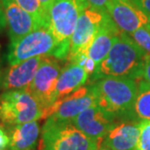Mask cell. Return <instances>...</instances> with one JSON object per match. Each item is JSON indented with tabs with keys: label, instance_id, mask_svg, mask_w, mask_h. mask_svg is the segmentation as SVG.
I'll list each match as a JSON object with an SVG mask.
<instances>
[{
	"label": "cell",
	"instance_id": "cell-1",
	"mask_svg": "<svg viewBox=\"0 0 150 150\" xmlns=\"http://www.w3.org/2000/svg\"><path fill=\"white\" fill-rule=\"evenodd\" d=\"M146 53L133 38L122 32L116 36L108 55L101 62L96 77L113 76L142 78Z\"/></svg>",
	"mask_w": 150,
	"mask_h": 150
},
{
	"label": "cell",
	"instance_id": "cell-2",
	"mask_svg": "<svg viewBox=\"0 0 150 150\" xmlns=\"http://www.w3.org/2000/svg\"><path fill=\"white\" fill-rule=\"evenodd\" d=\"M92 87L98 105L103 109L116 117L134 114L137 84L133 78L103 76Z\"/></svg>",
	"mask_w": 150,
	"mask_h": 150
},
{
	"label": "cell",
	"instance_id": "cell-3",
	"mask_svg": "<svg viewBox=\"0 0 150 150\" xmlns=\"http://www.w3.org/2000/svg\"><path fill=\"white\" fill-rule=\"evenodd\" d=\"M69 54V46L56 40L45 26L39 28L15 43H10L8 53L9 65H14L35 57H54L64 59Z\"/></svg>",
	"mask_w": 150,
	"mask_h": 150
},
{
	"label": "cell",
	"instance_id": "cell-4",
	"mask_svg": "<svg viewBox=\"0 0 150 150\" xmlns=\"http://www.w3.org/2000/svg\"><path fill=\"white\" fill-rule=\"evenodd\" d=\"M42 150H97L101 140L89 137L71 121L48 117L42 128Z\"/></svg>",
	"mask_w": 150,
	"mask_h": 150
},
{
	"label": "cell",
	"instance_id": "cell-5",
	"mask_svg": "<svg viewBox=\"0 0 150 150\" xmlns=\"http://www.w3.org/2000/svg\"><path fill=\"white\" fill-rule=\"evenodd\" d=\"M45 117V109L28 89L3 92L0 96V121L6 126L21 125Z\"/></svg>",
	"mask_w": 150,
	"mask_h": 150
},
{
	"label": "cell",
	"instance_id": "cell-6",
	"mask_svg": "<svg viewBox=\"0 0 150 150\" xmlns=\"http://www.w3.org/2000/svg\"><path fill=\"white\" fill-rule=\"evenodd\" d=\"M87 7L84 0H54L46 13V25L56 40L69 46L81 13Z\"/></svg>",
	"mask_w": 150,
	"mask_h": 150
},
{
	"label": "cell",
	"instance_id": "cell-7",
	"mask_svg": "<svg viewBox=\"0 0 150 150\" xmlns=\"http://www.w3.org/2000/svg\"><path fill=\"white\" fill-rule=\"evenodd\" d=\"M106 15V11H98L89 7L84 9L70 38L69 54L67 57L70 62L87 55Z\"/></svg>",
	"mask_w": 150,
	"mask_h": 150
},
{
	"label": "cell",
	"instance_id": "cell-8",
	"mask_svg": "<svg viewBox=\"0 0 150 150\" xmlns=\"http://www.w3.org/2000/svg\"><path fill=\"white\" fill-rule=\"evenodd\" d=\"M61 71L58 59L54 57H44L33 80L26 88L45 111L57 101L56 88Z\"/></svg>",
	"mask_w": 150,
	"mask_h": 150
},
{
	"label": "cell",
	"instance_id": "cell-9",
	"mask_svg": "<svg viewBox=\"0 0 150 150\" xmlns=\"http://www.w3.org/2000/svg\"><path fill=\"white\" fill-rule=\"evenodd\" d=\"M94 105H98L94 89L92 86H83L57 100L45 111V117H52L61 121H71L78 114Z\"/></svg>",
	"mask_w": 150,
	"mask_h": 150
},
{
	"label": "cell",
	"instance_id": "cell-10",
	"mask_svg": "<svg viewBox=\"0 0 150 150\" xmlns=\"http://www.w3.org/2000/svg\"><path fill=\"white\" fill-rule=\"evenodd\" d=\"M106 12L121 32L132 34L139 29L150 31V18L134 2L111 0Z\"/></svg>",
	"mask_w": 150,
	"mask_h": 150
},
{
	"label": "cell",
	"instance_id": "cell-11",
	"mask_svg": "<svg viewBox=\"0 0 150 150\" xmlns=\"http://www.w3.org/2000/svg\"><path fill=\"white\" fill-rule=\"evenodd\" d=\"M116 116L98 105H94L71 120L72 124L86 136L103 140L108 132L116 125Z\"/></svg>",
	"mask_w": 150,
	"mask_h": 150
},
{
	"label": "cell",
	"instance_id": "cell-12",
	"mask_svg": "<svg viewBox=\"0 0 150 150\" xmlns=\"http://www.w3.org/2000/svg\"><path fill=\"white\" fill-rule=\"evenodd\" d=\"M43 58L35 57L26 59L20 64L10 65L3 72H0V90L6 92L26 89L33 80Z\"/></svg>",
	"mask_w": 150,
	"mask_h": 150
},
{
	"label": "cell",
	"instance_id": "cell-13",
	"mask_svg": "<svg viewBox=\"0 0 150 150\" xmlns=\"http://www.w3.org/2000/svg\"><path fill=\"white\" fill-rule=\"evenodd\" d=\"M2 2L6 18V28L11 43L19 41L26 34L40 28L33 18L14 0H2Z\"/></svg>",
	"mask_w": 150,
	"mask_h": 150
},
{
	"label": "cell",
	"instance_id": "cell-14",
	"mask_svg": "<svg viewBox=\"0 0 150 150\" xmlns=\"http://www.w3.org/2000/svg\"><path fill=\"white\" fill-rule=\"evenodd\" d=\"M120 33H122V32L119 31V29L117 28L115 23H113L111 18L107 13L100 30L96 35L94 41L88 49L86 55L97 65V71L100 64L108 55L116 36H118Z\"/></svg>",
	"mask_w": 150,
	"mask_h": 150
},
{
	"label": "cell",
	"instance_id": "cell-15",
	"mask_svg": "<svg viewBox=\"0 0 150 150\" xmlns=\"http://www.w3.org/2000/svg\"><path fill=\"white\" fill-rule=\"evenodd\" d=\"M139 136V123L115 125L101 140V147L109 150H134Z\"/></svg>",
	"mask_w": 150,
	"mask_h": 150
},
{
	"label": "cell",
	"instance_id": "cell-16",
	"mask_svg": "<svg viewBox=\"0 0 150 150\" xmlns=\"http://www.w3.org/2000/svg\"><path fill=\"white\" fill-rule=\"evenodd\" d=\"M89 75L81 64L70 62L59 73L56 88L57 100L83 87L88 80Z\"/></svg>",
	"mask_w": 150,
	"mask_h": 150
},
{
	"label": "cell",
	"instance_id": "cell-17",
	"mask_svg": "<svg viewBox=\"0 0 150 150\" xmlns=\"http://www.w3.org/2000/svg\"><path fill=\"white\" fill-rule=\"evenodd\" d=\"M10 127V145L8 150H34L40 134L37 121Z\"/></svg>",
	"mask_w": 150,
	"mask_h": 150
},
{
	"label": "cell",
	"instance_id": "cell-18",
	"mask_svg": "<svg viewBox=\"0 0 150 150\" xmlns=\"http://www.w3.org/2000/svg\"><path fill=\"white\" fill-rule=\"evenodd\" d=\"M134 115L142 121H150V85L144 80H140L137 84Z\"/></svg>",
	"mask_w": 150,
	"mask_h": 150
},
{
	"label": "cell",
	"instance_id": "cell-19",
	"mask_svg": "<svg viewBox=\"0 0 150 150\" xmlns=\"http://www.w3.org/2000/svg\"><path fill=\"white\" fill-rule=\"evenodd\" d=\"M21 8L26 11L33 18L37 25L42 28L46 25V13L43 10L39 0H14Z\"/></svg>",
	"mask_w": 150,
	"mask_h": 150
},
{
	"label": "cell",
	"instance_id": "cell-20",
	"mask_svg": "<svg viewBox=\"0 0 150 150\" xmlns=\"http://www.w3.org/2000/svg\"><path fill=\"white\" fill-rule=\"evenodd\" d=\"M134 150H150V121L139 122V136Z\"/></svg>",
	"mask_w": 150,
	"mask_h": 150
},
{
	"label": "cell",
	"instance_id": "cell-21",
	"mask_svg": "<svg viewBox=\"0 0 150 150\" xmlns=\"http://www.w3.org/2000/svg\"><path fill=\"white\" fill-rule=\"evenodd\" d=\"M130 35L146 54L150 55V31L146 29H139Z\"/></svg>",
	"mask_w": 150,
	"mask_h": 150
},
{
	"label": "cell",
	"instance_id": "cell-22",
	"mask_svg": "<svg viewBox=\"0 0 150 150\" xmlns=\"http://www.w3.org/2000/svg\"><path fill=\"white\" fill-rule=\"evenodd\" d=\"M86 6L98 11H106L107 5L111 0H84Z\"/></svg>",
	"mask_w": 150,
	"mask_h": 150
},
{
	"label": "cell",
	"instance_id": "cell-23",
	"mask_svg": "<svg viewBox=\"0 0 150 150\" xmlns=\"http://www.w3.org/2000/svg\"><path fill=\"white\" fill-rule=\"evenodd\" d=\"M142 78L150 85V55L146 54L142 69Z\"/></svg>",
	"mask_w": 150,
	"mask_h": 150
},
{
	"label": "cell",
	"instance_id": "cell-24",
	"mask_svg": "<svg viewBox=\"0 0 150 150\" xmlns=\"http://www.w3.org/2000/svg\"><path fill=\"white\" fill-rule=\"evenodd\" d=\"M10 136L4 130L2 126H0V150H8L10 145Z\"/></svg>",
	"mask_w": 150,
	"mask_h": 150
},
{
	"label": "cell",
	"instance_id": "cell-25",
	"mask_svg": "<svg viewBox=\"0 0 150 150\" xmlns=\"http://www.w3.org/2000/svg\"><path fill=\"white\" fill-rule=\"evenodd\" d=\"M133 2L150 18V0H134Z\"/></svg>",
	"mask_w": 150,
	"mask_h": 150
},
{
	"label": "cell",
	"instance_id": "cell-26",
	"mask_svg": "<svg viewBox=\"0 0 150 150\" xmlns=\"http://www.w3.org/2000/svg\"><path fill=\"white\" fill-rule=\"evenodd\" d=\"M6 28V18H5V12L4 7H3V2L0 0V32Z\"/></svg>",
	"mask_w": 150,
	"mask_h": 150
},
{
	"label": "cell",
	"instance_id": "cell-27",
	"mask_svg": "<svg viewBox=\"0 0 150 150\" xmlns=\"http://www.w3.org/2000/svg\"><path fill=\"white\" fill-rule=\"evenodd\" d=\"M53 1H54V0H39V2H40L42 8H43V10L45 11V13H47L48 8H49V6L52 4Z\"/></svg>",
	"mask_w": 150,
	"mask_h": 150
},
{
	"label": "cell",
	"instance_id": "cell-28",
	"mask_svg": "<svg viewBox=\"0 0 150 150\" xmlns=\"http://www.w3.org/2000/svg\"><path fill=\"white\" fill-rule=\"evenodd\" d=\"M113 1H124V2H133L134 0H113Z\"/></svg>",
	"mask_w": 150,
	"mask_h": 150
},
{
	"label": "cell",
	"instance_id": "cell-29",
	"mask_svg": "<svg viewBox=\"0 0 150 150\" xmlns=\"http://www.w3.org/2000/svg\"><path fill=\"white\" fill-rule=\"evenodd\" d=\"M97 150H109V149H106V148H103V147H101V148H98Z\"/></svg>",
	"mask_w": 150,
	"mask_h": 150
},
{
	"label": "cell",
	"instance_id": "cell-30",
	"mask_svg": "<svg viewBox=\"0 0 150 150\" xmlns=\"http://www.w3.org/2000/svg\"><path fill=\"white\" fill-rule=\"evenodd\" d=\"M0 72H1V71H0Z\"/></svg>",
	"mask_w": 150,
	"mask_h": 150
}]
</instances>
